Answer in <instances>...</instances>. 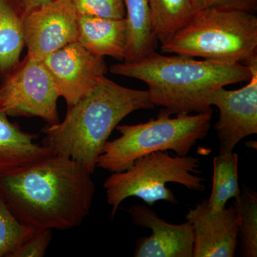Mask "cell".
Segmentation results:
<instances>
[{
	"mask_svg": "<svg viewBox=\"0 0 257 257\" xmlns=\"http://www.w3.org/2000/svg\"><path fill=\"white\" fill-rule=\"evenodd\" d=\"M23 30L28 55L42 60L77 41L78 15L69 0H54L25 11Z\"/></svg>",
	"mask_w": 257,
	"mask_h": 257,
	"instance_id": "cell-8",
	"label": "cell"
},
{
	"mask_svg": "<svg viewBox=\"0 0 257 257\" xmlns=\"http://www.w3.org/2000/svg\"><path fill=\"white\" fill-rule=\"evenodd\" d=\"M109 72L143 81L152 104L170 116L212 111L208 101L211 93L251 76L249 66L240 62L167 57L156 52L135 62L113 64Z\"/></svg>",
	"mask_w": 257,
	"mask_h": 257,
	"instance_id": "cell-2",
	"label": "cell"
},
{
	"mask_svg": "<svg viewBox=\"0 0 257 257\" xmlns=\"http://www.w3.org/2000/svg\"><path fill=\"white\" fill-rule=\"evenodd\" d=\"M52 1L54 0H21L25 11L35 9V8L47 4Z\"/></svg>",
	"mask_w": 257,
	"mask_h": 257,
	"instance_id": "cell-24",
	"label": "cell"
},
{
	"mask_svg": "<svg viewBox=\"0 0 257 257\" xmlns=\"http://www.w3.org/2000/svg\"><path fill=\"white\" fill-rule=\"evenodd\" d=\"M126 12V49L124 62H135L150 55L158 45L148 0H123Z\"/></svg>",
	"mask_w": 257,
	"mask_h": 257,
	"instance_id": "cell-15",
	"label": "cell"
},
{
	"mask_svg": "<svg viewBox=\"0 0 257 257\" xmlns=\"http://www.w3.org/2000/svg\"><path fill=\"white\" fill-rule=\"evenodd\" d=\"M152 26L162 45L188 21L193 13L191 0H148Z\"/></svg>",
	"mask_w": 257,
	"mask_h": 257,
	"instance_id": "cell-18",
	"label": "cell"
},
{
	"mask_svg": "<svg viewBox=\"0 0 257 257\" xmlns=\"http://www.w3.org/2000/svg\"><path fill=\"white\" fill-rule=\"evenodd\" d=\"M193 13L207 8H217L254 13L257 0H191Z\"/></svg>",
	"mask_w": 257,
	"mask_h": 257,
	"instance_id": "cell-23",
	"label": "cell"
},
{
	"mask_svg": "<svg viewBox=\"0 0 257 257\" xmlns=\"http://www.w3.org/2000/svg\"><path fill=\"white\" fill-rule=\"evenodd\" d=\"M161 50L164 53L248 65L257 60V17L253 13L224 8L194 12Z\"/></svg>",
	"mask_w": 257,
	"mask_h": 257,
	"instance_id": "cell-4",
	"label": "cell"
},
{
	"mask_svg": "<svg viewBox=\"0 0 257 257\" xmlns=\"http://www.w3.org/2000/svg\"><path fill=\"white\" fill-rule=\"evenodd\" d=\"M233 207L239 220L243 256H257V194L244 190L235 198Z\"/></svg>",
	"mask_w": 257,
	"mask_h": 257,
	"instance_id": "cell-19",
	"label": "cell"
},
{
	"mask_svg": "<svg viewBox=\"0 0 257 257\" xmlns=\"http://www.w3.org/2000/svg\"><path fill=\"white\" fill-rule=\"evenodd\" d=\"M52 239V230L35 229L15 250L11 257H43Z\"/></svg>",
	"mask_w": 257,
	"mask_h": 257,
	"instance_id": "cell-22",
	"label": "cell"
},
{
	"mask_svg": "<svg viewBox=\"0 0 257 257\" xmlns=\"http://www.w3.org/2000/svg\"><path fill=\"white\" fill-rule=\"evenodd\" d=\"M92 175L73 159L53 154L0 174V192L32 229H72L90 214L96 189Z\"/></svg>",
	"mask_w": 257,
	"mask_h": 257,
	"instance_id": "cell-1",
	"label": "cell"
},
{
	"mask_svg": "<svg viewBox=\"0 0 257 257\" xmlns=\"http://www.w3.org/2000/svg\"><path fill=\"white\" fill-rule=\"evenodd\" d=\"M212 111L175 118L161 110L156 119L134 125H117L119 138L108 140L96 167L111 173L122 172L140 157L155 152H175L179 157L188 155L199 140L207 136Z\"/></svg>",
	"mask_w": 257,
	"mask_h": 257,
	"instance_id": "cell-5",
	"label": "cell"
},
{
	"mask_svg": "<svg viewBox=\"0 0 257 257\" xmlns=\"http://www.w3.org/2000/svg\"><path fill=\"white\" fill-rule=\"evenodd\" d=\"M59 97L42 60L28 55L0 84V106L8 116L39 117L48 125L58 124Z\"/></svg>",
	"mask_w": 257,
	"mask_h": 257,
	"instance_id": "cell-7",
	"label": "cell"
},
{
	"mask_svg": "<svg viewBox=\"0 0 257 257\" xmlns=\"http://www.w3.org/2000/svg\"><path fill=\"white\" fill-rule=\"evenodd\" d=\"M42 62L67 107L90 93L108 70L104 57L93 55L78 42L55 51Z\"/></svg>",
	"mask_w": 257,
	"mask_h": 257,
	"instance_id": "cell-10",
	"label": "cell"
},
{
	"mask_svg": "<svg viewBox=\"0 0 257 257\" xmlns=\"http://www.w3.org/2000/svg\"><path fill=\"white\" fill-rule=\"evenodd\" d=\"M34 230L19 220L0 192V257H11Z\"/></svg>",
	"mask_w": 257,
	"mask_h": 257,
	"instance_id": "cell-20",
	"label": "cell"
},
{
	"mask_svg": "<svg viewBox=\"0 0 257 257\" xmlns=\"http://www.w3.org/2000/svg\"><path fill=\"white\" fill-rule=\"evenodd\" d=\"M239 157L235 152L218 155L213 160V183L208 206L211 210L224 209L229 199L239 197L241 191L238 177Z\"/></svg>",
	"mask_w": 257,
	"mask_h": 257,
	"instance_id": "cell-17",
	"label": "cell"
},
{
	"mask_svg": "<svg viewBox=\"0 0 257 257\" xmlns=\"http://www.w3.org/2000/svg\"><path fill=\"white\" fill-rule=\"evenodd\" d=\"M194 231L193 257H233L237 246L239 220L234 207L211 210L207 199L186 215Z\"/></svg>",
	"mask_w": 257,
	"mask_h": 257,
	"instance_id": "cell-11",
	"label": "cell"
},
{
	"mask_svg": "<svg viewBox=\"0 0 257 257\" xmlns=\"http://www.w3.org/2000/svg\"><path fill=\"white\" fill-rule=\"evenodd\" d=\"M200 162L192 156H170L165 152H155L138 159L122 172L111 174L104 183L106 202L113 218L123 201L130 197L143 199L152 207L157 201L177 204L178 200L167 184H182L190 190L204 192L205 179L199 174Z\"/></svg>",
	"mask_w": 257,
	"mask_h": 257,
	"instance_id": "cell-6",
	"label": "cell"
},
{
	"mask_svg": "<svg viewBox=\"0 0 257 257\" xmlns=\"http://www.w3.org/2000/svg\"><path fill=\"white\" fill-rule=\"evenodd\" d=\"M128 212L134 224L152 230L150 236L137 241L135 256L193 257L194 231L188 221L170 224L141 204L132 206Z\"/></svg>",
	"mask_w": 257,
	"mask_h": 257,
	"instance_id": "cell-12",
	"label": "cell"
},
{
	"mask_svg": "<svg viewBox=\"0 0 257 257\" xmlns=\"http://www.w3.org/2000/svg\"><path fill=\"white\" fill-rule=\"evenodd\" d=\"M155 106L148 91L123 87L104 76L90 93L68 106L63 121L42 130V145L54 155L77 161L93 174L120 121L134 111Z\"/></svg>",
	"mask_w": 257,
	"mask_h": 257,
	"instance_id": "cell-3",
	"label": "cell"
},
{
	"mask_svg": "<svg viewBox=\"0 0 257 257\" xmlns=\"http://www.w3.org/2000/svg\"><path fill=\"white\" fill-rule=\"evenodd\" d=\"M8 117L0 106V174L53 155L35 142L37 135L23 131Z\"/></svg>",
	"mask_w": 257,
	"mask_h": 257,
	"instance_id": "cell-14",
	"label": "cell"
},
{
	"mask_svg": "<svg viewBox=\"0 0 257 257\" xmlns=\"http://www.w3.org/2000/svg\"><path fill=\"white\" fill-rule=\"evenodd\" d=\"M93 55L124 62L126 57L125 19H106L78 15L77 41Z\"/></svg>",
	"mask_w": 257,
	"mask_h": 257,
	"instance_id": "cell-13",
	"label": "cell"
},
{
	"mask_svg": "<svg viewBox=\"0 0 257 257\" xmlns=\"http://www.w3.org/2000/svg\"><path fill=\"white\" fill-rule=\"evenodd\" d=\"M78 15L106 19H125L123 0H69Z\"/></svg>",
	"mask_w": 257,
	"mask_h": 257,
	"instance_id": "cell-21",
	"label": "cell"
},
{
	"mask_svg": "<svg viewBox=\"0 0 257 257\" xmlns=\"http://www.w3.org/2000/svg\"><path fill=\"white\" fill-rule=\"evenodd\" d=\"M248 66L251 76L246 85L237 90L218 88L208 99L219 111L214 126L219 155L231 153L241 140L257 134V60Z\"/></svg>",
	"mask_w": 257,
	"mask_h": 257,
	"instance_id": "cell-9",
	"label": "cell"
},
{
	"mask_svg": "<svg viewBox=\"0 0 257 257\" xmlns=\"http://www.w3.org/2000/svg\"><path fill=\"white\" fill-rule=\"evenodd\" d=\"M25 10L21 0H0V79L20 62L24 47Z\"/></svg>",
	"mask_w": 257,
	"mask_h": 257,
	"instance_id": "cell-16",
	"label": "cell"
}]
</instances>
